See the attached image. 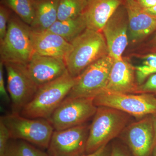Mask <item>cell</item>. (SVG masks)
<instances>
[{
    "instance_id": "277c9868",
    "label": "cell",
    "mask_w": 156,
    "mask_h": 156,
    "mask_svg": "<svg viewBox=\"0 0 156 156\" xmlns=\"http://www.w3.org/2000/svg\"><path fill=\"white\" fill-rule=\"evenodd\" d=\"M34 53L30 26L12 12L5 36L0 42L1 61L27 65Z\"/></svg>"
},
{
    "instance_id": "ba28073f",
    "label": "cell",
    "mask_w": 156,
    "mask_h": 156,
    "mask_svg": "<svg viewBox=\"0 0 156 156\" xmlns=\"http://www.w3.org/2000/svg\"><path fill=\"white\" fill-rule=\"evenodd\" d=\"M4 64L12 113L20 114L33 98L39 87L31 77L26 65L10 62Z\"/></svg>"
},
{
    "instance_id": "4fadbf2b",
    "label": "cell",
    "mask_w": 156,
    "mask_h": 156,
    "mask_svg": "<svg viewBox=\"0 0 156 156\" xmlns=\"http://www.w3.org/2000/svg\"><path fill=\"white\" fill-rule=\"evenodd\" d=\"M26 66L39 87L58 79L67 71L64 59L43 56L35 52Z\"/></svg>"
},
{
    "instance_id": "e0dca14e",
    "label": "cell",
    "mask_w": 156,
    "mask_h": 156,
    "mask_svg": "<svg viewBox=\"0 0 156 156\" xmlns=\"http://www.w3.org/2000/svg\"><path fill=\"white\" fill-rule=\"evenodd\" d=\"M124 0H87L83 16L87 28L101 32L104 26Z\"/></svg>"
},
{
    "instance_id": "f546056e",
    "label": "cell",
    "mask_w": 156,
    "mask_h": 156,
    "mask_svg": "<svg viewBox=\"0 0 156 156\" xmlns=\"http://www.w3.org/2000/svg\"><path fill=\"white\" fill-rule=\"evenodd\" d=\"M142 9H147L156 5V0H135Z\"/></svg>"
},
{
    "instance_id": "1f68e13d",
    "label": "cell",
    "mask_w": 156,
    "mask_h": 156,
    "mask_svg": "<svg viewBox=\"0 0 156 156\" xmlns=\"http://www.w3.org/2000/svg\"><path fill=\"white\" fill-rule=\"evenodd\" d=\"M143 9L148 14L156 17V5L149 9Z\"/></svg>"
},
{
    "instance_id": "9c48e42d",
    "label": "cell",
    "mask_w": 156,
    "mask_h": 156,
    "mask_svg": "<svg viewBox=\"0 0 156 156\" xmlns=\"http://www.w3.org/2000/svg\"><path fill=\"white\" fill-rule=\"evenodd\" d=\"M94 99V97L66 98L48 120L57 131L85 124L97 111Z\"/></svg>"
},
{
    "instance_id": "5bb4252c",
    "label": "cell",
    "mask_w": 156,
    "mask_h": 156,
    "mask_svg": "<svg viewBox=\"0 0 156 156\" xmlns=\"http://www.w3.org/2000/svg\"><path fill=\"white\" fill-rule=\"evenodd\" d=\"M30 37L34 52L43 56L66 58L72 49V45L60 36L47 30L36 31L30 28Z\"/></svg>"
},
{
    "instance_id": "2e32d148",
    "label": "cell",
    "mask_w": 156,
    "mask_h": 156,
    "mask_svg": "<svg viewBox=\"0 0 156 156\" xmlns=\"http://www.w3.org/2000/svg\"><path fill=\"white\" fill-rule=\"evenodd\" d=\"M138 86L134 66L123 57L114 59L108 83L103 92L135 93Z\"/></svg>"
},
{
    "instance_id": "7a4b0ae2",
    "label": "cell",
    "mask_w": 156,
    "mask_h": 156,
    "mask_svg": "<svg viewBox=\"0 0 156 156\" xmlns=\"http://www.w3.org/2000/svg\"><path fill=\"white\" fill-rule=\"evenodd\" d=\"M72 49L66 57L68 72L76 78L90 65L108 55L106 41L101 32L87 28L71 43Z\"/></svg>"
},
{
    "instance_id": "8992f818",
    "label": "cell",
    "mask_w": 156,
    "mask_h": 156,
    "mask_svg": "<svg viewBox=\"0 0 156 156\" xmlns=\"http://www.w3.org/2000/svg\"><path fill=\"white\" fill-rule=\"evenodd\" d=\"M95 105L116 109L136 119L156 114V97L149 93L103 92L94 97Z\"/></svg>"
},
{
    "instance_id": "603a6c76",
    "label": "cell",
    "mask_w": 156,
    "mask_h": 156,
    "mask_svg": "<svg viewBox=\"0 0 156 156\" xmlns=\"http://www.w3.org/2000/svg\"><path fill=\"white\" fill-rule=\"evenodd\" d=\"M141 65L134 66L136 83L139 86L147 79L156 73V53H151L143 58Z\"/></svg>"
},
{
    "instance_id": "6da1fadb",
    "label": "cell",
    "mask_w": 156,
    "mask_h": 156,
    "mask_svg": "<svg viewBox=\"0 0 156 156\" xmlns=\"http://www.w3.org/2000/svg\"><path fill=\"white\" fill-rule=\"evenodd\" d=\"M75 81L76 78L67 71L58 79L41 86L20 114L30 119H48L67 97Z\"/></svg>"
},
{
    "instance_id": "4dcf8cb0",
    "label": "cell",
    "mask_w": 156,
    "mask_h": 156,
    "mask_svg": "<svg viewBox=\"0 0 156 156\" xmlns=\"http://www.w3.org/2000/svg\"><path fill=\"white\" fill-rule=\"evenodd\" d=\"M152 116L154 131V147L155 145L156 144V114L152 115Z\"/></svg>"
},
{
    "instance_id": "44dd1931",
    "label": "cell",
    "mask_w": 156,
    "mask_h": 156,
    "mask_svg": "<svg viewBox=\"0 0 156 156\" xmlns=\"http://www.w3.org/2000/svg\"><path fill=\"white\" fill-rule=\"evenodd\" d=\"M1 4L9 8L27 24H31L35 14L34 0H1Z\"/></svg>"
},
{
    "instance_id": "4316f807",
    "label": "cell",
    "mask_w": 156,
    "mask_h": 156,
    "mask_svg": "<svg viewBox=\"0 0 156 156\" xmlns=\"http://www.w3.org/2000/svg\"><path fill=\"white\" fill-rule=\"evenodd\" d=\"M4 62H0V95L3 100L6 102L9 103L11 101L10 95L8 94L5 88V79H4Z\"/></svg>"
},
{
    "instance_id": "ac0fdd59",
    "label": "cell",
    "mask_w": 156,
    "mask_h": 156,
    "mask_svg": "<svg viewBox=\"0 0 156 156\" xmlns=\"http://www.w3.org/2000/svg\"><path fill=\"white\" fill-rule=\"evenodd\" d=\"M60 0H34L35 14L30 27L32 30H48L57 20Z\"/></svg>"
},
{
    "instance_id": "ffe728a7",
    "label": "cell",
    "mask_w": 156,
    "mask_h": 156,
    "mask_svg": "<svg viewBox=\"0 0 156 156\" xmlns=\"http://www.w3.org/2000/svg\"><path fill=\"white\" fill-rule=\"evenodd\" d=\"M3 156H50L48 153L21 140H9Z\"/></svg>"
},
{
    "instance_id": "52a82bcc",
    "label": "cell",
    "mask_w": 156,
    "mask_h": 156,
    "mask_svg": "<svg viewBox=\"0 0 156 156\" xmlns=\"http://www.w3.org/2000/svg\"><path fill=\"white\" fill-rule=\"evenodd\" d=\"M113 62V58L108 55L90 65L76 78L74 85L66 98L95 97L104 92Z\"/></svg>"
},
{
    "instance_id": "cb8c5ba5",
    "label": "cell",
    "mask_w": 156,
    "mask_h": 156,
    "mask_svg": "<svg viewBox=\"0 0 156 156\" xmlns=\"http://www.w3.org/2000/svg\"><path fill=\"white\" fill-rule=\"evenodd\" d=\"M13 12L9 8L1 4L0 5V42L2 41L5 36L8 22Z\"/></svg>"
},
{
    "instance_id": "3957f363",
    "label": "cell",
    "mask_w": 156,
    "mask_h": 156,
    "mask_svg": "<svg viewBox=\"0 0 156 156\" xmlns=\"http://www.w3.org/2000/svg\"><path fill=\"white\" fill-rule=\"evenodd\" d=\"M130 115L106 106L97 107L89 126L86 154L95 152L120 136L128 126Z\"/></svg>"
},
{
    "instance_id": "f1b7e54d",
    "label": "cell",
    "mask_w": 156,
    "mask_h": 156,
    "mask_svg": "<svg viewBox=\"0 0 156 156\" xmlns=\"http://www.w3.org/2000/svg\"><path fill=\"white\" fill-rule=\"evenodd\" d=\"M112 152V144L109 143L102 146L95 152L85 154L81 156H111Z\"/></svg>"
},
{
    "instance_id": "8fae6325",
    "label": "cell",
    "mask_w": 156,
    "mask_h": 156,
    "mask_svg": "<svg viewBox=\"0 0 156 156\" xmlns=\"http://www.w3.org/2000/svg\"><path fill=\"white\" fill-rule=\"evenodd\" d=\"M120 135L132 156H151L154 143L152 116L128 125Z\"/></svg>"
},
{
    "instance_id": "484cf974",
    "label": "cell",
    "mask_w": 156,
    "mask_h": 156,
    "mask_svg": "<svg viewBox=\"0 0 156 156\" xmlns=\"http://www.w3.org/2000/svg\"><path fill=\"white\" fill-rule=\"evenodd\" d=\"M10 139V134L8 129L0 121V156H4Z\"/></svg>"
},
{
    "instance_id": "836d02e7",
    "label": "cell",
    "mask_w": 156,
    "mask_h": 156,
    "mask_svg": "<svg viewBox=\"0 0 156 156\" xmlns=\"http://www.w3.org/2000/svg\"><path fill=\"white\" fill-rule=\"evenodd\" d=\"M153 42L155 44H156V35L154 37L153 39Z\"/></svg>"
},
{
    "instance_id": "d6a6232c",
    "label": "cell",
    "mask_w": 156,
    "mask_h": 156,
    "mask_svg": "<svg viewBox=\"0 0 156 156\" xmlns=\"http://www.w3.org/2000/svg\"><path fill=\"white\" fill-rule=\"evenodd\" d=\"M151 156H156V144L154 147Z\"/></svg>"
},
{
    "instance_id": "5b68a950",
    "label": "cell",
    "mask_w": 156,
    "mask_h": 156,
    "mask_svg": "<svg viewBox=\"0 0 156 156\" xmlns=\"http://www.w3.org/2000/svg\"><path fill=\"white\" fill-rule=\"evenodd\" d=\"M0 121L8 129L11 139L21 140L43 150L48 149L54 131L48 119H30L12 113L1 116Z\"/></svg>"
},
{
    "instance_id": "9a60e30c",
    "label": "cell",
    "mask_w": 156,
    "mask_h": 156,
    "mask_svg": "<svg viewBox=\"0 0 156 156\" xmlns=\"http://www.w3.org/2000/svg\"><path fill=\"white\" fill-rule=\"evenodd\" d=\"M128 19L130 39L141 41L156 30V17L146 12L135 0H124Z\"/></svg>"
},
{
    "instance_id": "30bf717a",
    "label": "cell",
    "mask_w": 156,
    "mask_h": 156,
    "mask_svg": "<svg viewBox=\"0 0 156 156\" xmlns=\"http://www.w3.org/2000/svg\"><path fill=\"white\" fill-rule=\"evenodd\" d=\"M89 126L86 123L54 130L47 152L50 156H81L86 154Z\"/></svg>"
},
{
    "instance_id": "7402d4cb",
    "label": "cell",
    "mask_w": 156,
    "mask_h": 156,
    "mask_svg": "<svg viewBox=\"0 0 156 156\" xmlns=\"http://www.w3.org/2000/svg\"><path fill=\"white\" fill-rule=\"evenodd\" d=\"M87 0H60L57 20H67L79 17L86 9Z\"/></svg>"
},
{
    "instance_id": "83f0119b",
    "label": "cell",
    "mask_w": 156,
    "mask_h": 156,
    "mask_svg": "<svg viewBox=\"0 0 156 156\" xmlns=\"http://www.w3.org/2000/svg\"><path fill=\"white\" fill-rule=\"evenodd\" d=\"M112 144V152L111 156H131L128 148L123 144L117 142L113 143Z\"/></svg>"
},
{
    "instance_id": "7c38bea8",
    "label": "cell",
    "mask_w": 156,
    "mask_h": 156,
    "mask_svg": "<svg viewBox=\"0 0 156 156\" xmlns=\"http://www.w3.org/2000/svg\"><path fill=\"white\" fill-rule=\"evenodd\" d=\"M129 24L128 14L124 4L108 19L101 32L106 41L108 55L114 59L122 58L128 45Z\"/></svg>"
},
{
    "instance_id": "d6986e66",
    "label": "cell",
    "mask_w": 156,
    "mask_h": 156,
    "mask_svg": "<svg viewBox=\"0 0 156 156\" xmlns=\"http://www.w3.org/2000/svg\"><path fill=\"white\" fill-rule=\"evenodd\" d=\"M87 28V23L83 14L67 20H57L48 30L60 36L71 43Z\"/></svg>"
},
{
    "instance_id": "d4e9b609",
    "label": "cell",
    "mask_w": 156,
    "mask_h": 156,
    "mask_svg": "<svg viewBox=\"0 0 156 156\" xmlns=\"http://www.w3.org/2000/svg\"><path fill=\"white\" fill-rule=\"evenodd\" d=\"M135 93H156V73L152 75L143 83L138 86Z\"/></svg>"
}]
</instances>
